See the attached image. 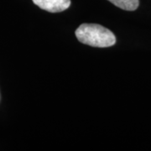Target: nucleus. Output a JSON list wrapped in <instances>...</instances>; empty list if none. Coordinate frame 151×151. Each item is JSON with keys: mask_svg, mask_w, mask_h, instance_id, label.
<instances>
[{"mask_svg": "<svg viewBox=\"0 0 151 151\" xmlns=\"http://www.w3.org/2000/svg\"><path fill=\"white\" fill-rule=\"evenodd\" d=\"M76 36L81 43L93 47H109L116 43V37L107 28L96 24H83L76 30Z\"/></svg>", "mask_w": 151, "mask_h": 151, "instance_id": "f257e3e1", "label": "nucleus"}, {"mask_svg": "<svg viewBox=\"0 0 151 151\" xmlns=\"http://www.w3.org/2000/svg\"><path fill=\"white\" fill-rule=\"evenodd\" d=\"M33 3L44 10L50 13H60L67 9L70 0H32Z\"/></svg>", "mask_w": 151, "mask_h": 151, "instance_id": "f03ea898", "label": "nucleus"}, {"mask_svg": "<svg viewBox=\"0 0 151 151\" xmlns=\"http://www.w3.org/2000/svg\"><path fill=\"white\" fill-rule=\"evenodd\" d=\"M115 6L127 11H134L139 5V0H108Z\"/></svg>", "mask_w": 151, "mask_h": 151, "instance_id": "7ed1b4c3", "label": "nucleus"}]
</instances>
